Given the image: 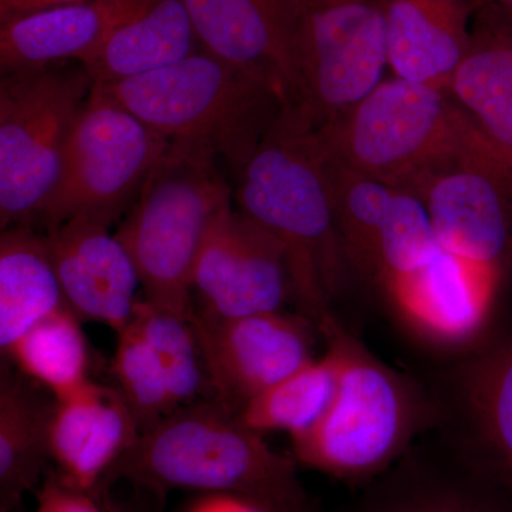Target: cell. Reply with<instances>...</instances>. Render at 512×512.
I'll return each mask as SVG.
<instances>
[{"label": "cell", "instance_id": "6da1fadb", "mask_svg": "<svg viewBox=\"0 0 512 512\" xmlns=\"http://www.w3.org/2000/svg\"><path fill=\"white\" fill-rule=\"evenodd\" d=\"M235 207L284 247L292 298L316 323L352 269L340 244L315 128L288 109L237 174Z\"/></svg>", "mask_w": 512, "mask_h": 512}, {"label": "cell", "instance_id": "7a4b0ae2", "mask_svg": "<svg viewBox=\"0 0 512 512\" xmlns=\"http://www.w3.org/2000/svg\"><path fill=\"white\" fill-rule=\"evenodd\" d=\"M116 481L153 491L194 490L248 498L265 512H313L295 461L276 453L217 397L178 410L141 433L110 468Z\"/></svg>", "mask_w": 512, "mask_h": 512}, {"label": "cell", "instance_id": "3957f363", "mask_svg": "<svg viewBox=\"0 0 512 512\" xmlns=\"http://www.w3.org/2000/svg\"><path fill=\"white\" fill-rule=\"evenodd\" d=\"M97 86L170 143L207 148L235 174L291 109L281 90L202 49L156 72Z\"/></svg>", "mask_w": 512, "mask_h": 512}, {"label": "cell", "instance_id": "277c9868", "mask_svg": "<svg viewBox=\"0 0 512 512\" xmlns=\"http://www.w3.org/2000/svg\"><path fill=\"white\" fill-rule=\"evenodd\" d=\"M318 326L338 360V387L325 416L311 430L291 437L293 456L330 476H372L406 450L429 420V404L332 312Z\"/></svg>", "mask_w": 512, "mask_h": 512}, {"label": "cell", "instance_id": "5b68a950", "mask_svg": "<svg viewBox=\"0 0 512 512\" xmlns=\"http://www.w3.org/2000/svg\"><path fill=\"white\" fill-rule=\"evenodd\" d=\"M207 148L171 143L114 232L136 265L144 299L190 316L202 242L234 190Z\"/></svg>", "mask_w": 512, "mask_h": 512}, {"label": "cell", "instance_id": "8992f818", "mask_svg": "<svg viewBox=\"0 0 512 512\" xmlns=\"http://www.w3.org/2000/svg\"><path fill=\"white\" fill-rule=\"evenodd\" d=\"M315 131L332 160L416 195L480 137L447 90L399 77L382 80L338 120Z\"/></svg>", "mask_w": 512, "mask_h": 512}, {"label": "cell", "instance_id": "52a82bcc", "mask_svg": "<svg viewBox=\"0 0 512 512\" xmlns=\"http://www.w3.org/2000/svg\"><path fill=\"white\" fill-rule=\"evenodd\" d=\"M80 63L3 74L0 80V227L35 224L55 190L67 144L92 94Z\"/></svg>", "mask_w": 512, "mask_h": 512}, {"label": "cell", "instance_id": "ba28073f", "mask_svg": "<svg viewBox=\"0 0 512 512\" xmlns=\"http://www.w3.org/2000/svg\"><path fill=\"white\" fill-rule=\"evenodd\" d=\"M170 141L94 84L64 154L55 190L32 227L84 218L111 227L136 202Z\"/></svg>", "mask_w": 512, "mask_h": 512}, {"label": "cell", "instance_id": "9c48e42d", "mask_svg": "<svg viewBox=\"0 0 512 512\" xmlns=\"http://www.w3.org/2000/svg\"><path fill=\"white\" fill-rule=\"evenodd\" d=\"M296 92L292 109L308 126L338 120L382 82L387 69L377 0H281Z\"/></svg>", "mask_w": 512, "mask_h": 512}, {"label": "cell", "instance_id": "30bf717a", "mask_svg": "<svg viewBox=\"0 0 512 512\" xmlns=\"http://www.w3.org/2000/svg\"><path fill=\"white\" fill-rule=\"evenodd\" d=\"M417 197L441 248L497 285L512 261V168L480 136Z\"/></svg>", "mask_w": 512, "mask_h": 512}, {"label": "cell", "instance_id": "8fae6325", "mask_svg": "<svg viewBox=\"0 0 512 512\" xmlns=\"http://www.w3.org/2000/svg\"><path fill=\"white\" fill-rule=\"evenodd\" d=\"M111 370L140 433L212 393L190 316L164 311L146 299L137 302L117 333Z\"/></svg>", "mask_w": 512, "mask_h": 512}, {"label": "cell", "instance_id": "7c38bea8", "mask_svg": "<svg viewBox=\"0 0 512 512\" xmlns=\"http://www.w3.org/2000/svg\"><path fill=\"white\" fill-rule=\"evenodd\" d=\"M308 319L281 311L221 318L192 305L190 320L214 397L238 413L252 397L312 362Z\"/></svg>", "mask_w": 512, "mask_h": 512}, {"label": "cell", "instance_id": "4fadbf2b", "mask_svg": "<svg viewBox=\"0 0 512 512\" xmlns=\"http://www.w3.org/2000/svg\"><path fill=\"white\" fill-rule=\"evenodd\" d=\"M292 296L284 247L235 202L212 222L192 274V305L221 318L281 311Z\"/></svg>", "mask_w": 512, "mask_h": 512}, {"label": "cell", "instance_id": "5bb4252c", "mask_svg": "<svg viewBox=\"0 0 512 512\" xmlns=\"http://www.w3.org/2000/svg\"><path fill=\"white\" fill-rule=\"evenodd\" d=\"M43 232L67 306L82 322L119 333L136 309V265L110 228L84 218Z\"/></svg>", "mask_w": 512, "mask_h": 512}, {"label": "cell", "instance_id": "9a60e30c", "mask_svg": "<svg viewBox=\"0 0 512 512\" xmlns=\"http://www.w3.org/2000/svg\"><path fill=\"white\" fill-rule=\"evenodd\" d=\"M202 50L281 90L296 92L291 37L281 0H183Z\"/></svg>", "mask_w": 512, "mask_h": 512}, {"label": "cell", "instance_id": "2e32d148", "mask_svg": "<svg viewBox=\"0 0 512 512\" xmlns=\"http://www.w3.org/2000/svg\"><path fill=\"white\" fill-rule=\"evenodd\" d=\"M140 434L120 393L92 382L67 399L55 400L50 457L63 481L94 495Z\"/></svg>", "mask_w": 512, "mask_h": 512}, {"label": "cell", "instance_id": "e0dca14e", "mask_svg": "<svg viewBox=\"0 0 512 512\" xmlns=\"http://www.w3.org/2000/svg\"><path fill=\"white\" fill-rule=\"evenodd\" d=\"M394 77L447 90L473 43L470 0H377Z\"/></svg>", "mask_w": 512, "mask_h": 512}, {"label": "cell", "instance_id": "ac0fdd59", "mask_svg": "<svg viewBox=\"0 0 512 512\" xmlns=\"http://www.w3.org/2000/svg\"><path fill=\"white\" fill-rule=\"evenodd\" d=\"M495 284L441 249L429 264L383 293L397 318L440 346L471 342L484 328Z\"/></svg>", "mask_w": 512, "mask_h": 512}, {"label": "cell", "instance_id": "d6986e66", "mask_svg": "<svg viewBox=\"0 0 512 512\" xmlns=\"http://www.w3.org/2000/svg\"><path fill=\"white\" fill-rule=\"evenodd\" d=\"M143 0H86L0 23V72L86 64Z\"/></svg>", "mask_w": 512, "mask_h": 512}, {"label": "cell", "instance_id": "ffe728a7", "mask_svg": "<svg viewBox=\"0 0 512 512\" xmlns=\"http://www.w3.org/2000/svg\"><path fill=\"white\" fill-rule=\"evenodd\" d=\"M201 50L183 0H143L86 64L94 83L144 76Z\"/></svg>", "mask_w": 512, "mask_h": 512}, {"label": "cell", "instance_id": "44dd1931", "mask_svg": "<svg viewBox=\"0 0 512 512\" xmlns=\"http://www.w3.org/2000/svg\"><path fill=\"white\" fill-rule=\"evenodd\" d=\"M43 387L3 366L0 379V510L19 507L52 463L49 426L55 399Z\"/></svg>", "mask_w": 512, "mask_h": 512}, {"label": "cell", "instance_id": "7402d4cb", "mask_svg": "<svg viewBox=\"0 0 512 512\" xmlns=\"http://www.w3.org/2000/svg\"><path fill=\"white\" fill-rule=\"evenodd\" d=\"M448 93L485 143L512 168V32L500 23L474 32L466 62Z\"/></svg>", "mask_w": 512, "mask_h": 512}, {"label": "cell", "instance_id": "603a6c76", "mask_svg": "<svg viewBox=\"0 0 512 512\" xmlns=\"http://www.w3.org/2000/svg\"><path fill=\"white\" fill-rule=\"evenodd\" d=\"M67 306L43 232L30 225L0 234L2 355L40 320Z\"/></svg>", "mask_w": 512, "mask_h": 512}, {"label": "cell", "instance_id": "cb8c5ba5", "mask_svg": "<svg viewBox=\"0 0 512 512\" xmlns=\"http://www.w3.org/2000/svg\"><path fill=\"white\" fill-rule=\"evenodd\" d=\"M460 387L474 436L512 485V335L474 357Z\"/></svg>", "mask_w": 512, "mask_h": 512}, {"label": "cell", "instance_id": "d4e9b609", "mask_svg": "<svg viewBox=\"0 0 512 512\" xmlns=\"http://www.w3.org/2000/svg\"><path fill=\"white\" fill-rule=\"evenodd\" d=\"M82 323L69 306H64L20 336L3 357L12 360L22 375L53 399H67L93 382Z\"/></svg>", "mask_w": 512, "mask_h": 512}, {"label": "cell", "instance_id": "484cf974", "mask_svg": "<svg viewBox=\"0 0 512 512\" xmlns=\"http://www.w3.org/2000/svg\"><path fill=\"white\" fill-rule=\"evenodd\" d=\"M338 387V360L328 349L322 359H313L291 376L252 397L239 410L238 419L248 429L265 434L286 431L295 437L328 412Z\"/></svg>", "mask_w": 512, "mask_h": 512}, {"label": "cell", "instance_id": "4316f807", "mask_svg": "<svg viewBox=\"0 0 512 512\" xmlns=\"http://www.w3.org/2000/svg\"><path fill=\"white\" fill-rule=\"evenodd\" d=\"M376 512H498L493 505L453 484H423L380 505Z\"/></svg>", "mask_w": 512, "mask_h": 512}, {"label": "cell", "instance_id": "83f0119b", "mask_svg": "<svg viewBox=\"0 0 512 512\" xmlns=\"http://www.w3.org/2000/svg\"><path fill=\"white\" fill-rule=\"evenodd\" d=\"M35 512H101L93 494L67 484L55 473L37 490Z\"/></svg>", "mask_w": 512, "mask_h": 512}, {"label": "cell", "instance_id": "f1b7e54d", "mask_svg": "<svg viewBox=\"0 0 512 512\" xmlns=\"http://www.w3.org/2000/svg\"><path fill=\"white\" fill-rule=\"evenodd\" d=\"M184 512H265L248 498L229 493H201Z\"/></svg>", "mask_w": 512, "mask_h": 512}, {"label": "cell", "instance_id": "f546056e", "mask_svg": "<svg viewBox=\"0 0 512 512\" xmlns=\"http://www.w3.org/2000/svg\"><path fill=\"white\" fill-rule=\"evenodd\" d=\"M86 0H0V23L56 6L72 5Z\"/></svg>", "mask_w": 512, "mask_h": 512}, {"label": "cell", "instance_id": "4dcf8cb0", "mask_svg": "<svg viewBox=\"0 0 512 512\" xmlns=\"http://www.w3.org/2000/svg\"><path fill=\"white\" fill-rule=\"evenodd\" d=\"M474 8H494L504 15H512V0H474Z\"/></svg>", "mask_w": 512, "mask_h": 512}, {"label": "cell", "instance_id": "1f68e13d", "mask_svg": "<svg viewBox=\"0 0 512 512\" xmlns=\"http://www.w3.org/2000/svg\"><path fill=\"white\" fill-rule=\"evenodd\" d=\"M500 25L512 32V15H504L503 13V22H500Z\"/></svg>", "mask_w": 512, "mask_h": 512}]
</instances>
